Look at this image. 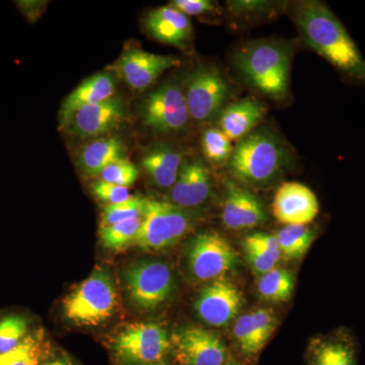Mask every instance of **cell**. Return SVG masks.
<instances>
[{
    "instance_id": "cell-9",
    "label": "cell",
    "mask_w": 365,
    "mask_h": 365,
    "mask_svg": "<svg viewBox=\"0 0 365 365\" xmlns=\"http://www.w3.org/2000/svg\"><path fill=\"white\" fill-rule=\"evenodd\" d=\"M230 96V86L217 69L201 66L192 72L186 81V98L190 118L209 121L222 112Z\"/></svg>"
},
{
    "instance_id": "cell-38",
    "label": "cell",
    "mask_w": 365,
    "mask_h": 365,
    "mask_svg": "<svg viewBox=\"0 0 365 365\" xmlns=\"http://www.w3.org/2000/svg\"><path fill=\"white\" fill-rule=\"evenodd\" d=\"M230 6L235 14H255L266 13L272 4L266 1H232Z\"/></svg>"
},
{
    "instance_id": "cell-41",
    "label": "cell",
    "mask_w": 365,
    "mask_h": 365,
    "mask_svg": "<svg viewBox=\"0 0 365 365\" xmlns=\"http://www.w3.org/2000/svg\"><path fill=\"white\" fill-rule=\"evenodd\" d=\"M225 365H246L242 364V361H240L239 359H235V357H230V359L228 360L227 364Z\"/></svg>"
},
{
    "instance_id": "cell-16",
    "label": "cell",
    "mask_w": 365,
    "mask_h": 365,
    "mask_svg": "<svg viewBox=\"0 0 365 365\" xmlns=\"http://www.w3.org/2000/svg\"><path fill=\"white\" fill-rule=\"evenodd\" d=\"M123 106L117 98L86 106L74 113L66 128L81 139L96 138L108 133L123 118Z\"/></svg>"
},
{
    "instance_id": "cell-7",
    "label": "cell",
    "mask_w": 365,
    "mask_h": 365,
    "mask_svg": "<svg viewBox=\"0 0 365 365\" xmlns=\"http://www.w3.org/2000/svg\"><path fill=\"white\" fill-rule=\"evenodd\" d=\"M125 292L131 304L140 311L157 309L170 299L175 288L174 274L168 264L140 260L123 271Z\"/></svg>"
},
{
    "instance_id": "cell-5",
    "label": "cell",
    "mask_w": 365,
    "mask_h": 365,
    "mask_svg": "<svg viewBox=\"0 0 365 365\" xmlns=\"http://www.w3.org/2000/svg\"><path fill=\"white\" fill-rule=\"evenodd\" d=\"M109 350L116 365L153 364L172 354V341L158 324L135 323L110 339Z\"/></svg>"
},
{
    "instance_id": "cell-10",
    "label": "cell",
    "mask_w": 365,
    "mask_h": 365,
    "mask_svg": "<svg viewBox=\"0 0 365 365\" xmlns=\"http://www.w3.org/2000/svg\"><path fill=\"white\" fill-rule=\"evenodd\" d=\"M143 124L155 133L181 132L189 123L190 114L185 93L176 83H165L144 100Z\"/></svg>"
},
{
    "instance_id": "cell-40",
    "label": "cell",
    "mask_w": 365,
    "mask_h": 365,
    "mask_svg": "<svg viewBox=\"0 0 365 365\" xmlns=\"http://www.w3.org/2000/svg\"><path fill=\"white\" fill-rule=\"evenodd\" d=\"M37 365H76L71 357L66 354L50 355Z\"/></svg>"
},
{
    "instance_id": "cell-19",
    "label": "cell",
    "mask_w": 365,
    "mask_h": 365,
    "mask_svg": "<svg viewBox=\"0 0 365 365\" xmlns=\"http://www.w3.org/2000/svg\"><path fill=\"white\" fill-rule=\"evenodd\" d=\"M115 90L116 83L111 74L102 72L86 79L64 100L60 110L61 126L66 128L74 113L81 108L98 104L113 98Z\"/></svg>"
},
{
    "instance_id": "cell-33",
    "label": "cell",
    "mask_w": 365,
    "mask_h": 365,
    "mask_svg": "<svg viewBox=\"0 0 365 365\" xmlns=\"http://www.w3.org/2000/svg\"><path fill=\"white\" fill-rule=\"evenodd\" d=\"M242 244H244L245 249L254 250V251L268 257L275 263L280 260L281 252L277 237L275 235L256 232V234H252L245 237Z\"/></svg>"
},
{
    "instance_id": "cell-32",
    "label": "cell",
    "mask_w": 365,
    "mask_h": 365,
    "mask_svg": "<svg viewBox=\"0 0 365 365\" xmlns=\"http://www.w3.org/2000/svg\"><path fill=\"white\" fill-rule=\"evenodd\" d=\"M100 177L102 181L129 188L138 179L139 170L129 160H122L106 168Z\"/></svg>"
},
{
    "instance_id": "cell-28",
    "label": "cell",
    "mask_w": 365,
    "mask_h": 365,
    "mask_svg": "<svg viewBox=\"0 0 365 365\" xmlns=\"http://www.w3.org/2000/svg\"><path fill=\"white\" fill-rule=\"evenodd\" d=\"M234 337L237 349L241 353L242 359L252 361L258 356L263 349L258 334L255 329L251 313L242 314L237 319L234 326Z\"/></svg>"
},
{
    "instance_id": "cell-31",
    "label": "cell",
    "mask_w": 365,
    "mask_h": 365,
    "mask_svg": "<svg viewBox=\"0 0 365 365\" xmlns=\"http://www.w3.org/2000/svg\"><path fill=\"white\" fill-rule=\"evenodd\" d=\"M145 199L140 197L131 196L124 202L105 205L103 208L101 227L125 222L131 218L143 217Z\"/></svg>"
},
{
    "instance_id": "cell-6",
    "label": "cell",
    "mask_w": 365,
    "mask_h": 365,
    "mask_svg": "<svg viewBox=\"0 0 365 365\" xmlns=\"http://www.w3.org/2000/svg\"><path fill=\"white\" fill-rule=\"evenodd\" d=\"M191 225V216L179 206L155 199H145L143 225L134 246L143 251H162L179 242Z\"/></svg>"
},
{
    "instance_id": "cell-18",
    "label": "cell",
    "mask_w": 365,
    "mask_h": 365,
    "mask_svg": "<svg viewBox=\"0 0 365 365\" xmlns=\"http://www.w3.org/2000/svg\"><path fill=\"white\" fill-rule=\"evenodd\" d=\"M148 33L163 44L184 48L192 37L190 18L170 4L153 9L145 19Z\"/></svg>"
},
{
    "instance_id": "cell-8",
    "label": "cell",
    "mask_w": 365,
    "mask_h": 365,
    "mask_svg": "<svg viewBox=\"0 0 365 365\" xmlns=\"http://www.w3.org/2000/svg\"><path fill=\"white\" fill-rule=\"evenodd\" d=\"M237 254L215 232H203L192 240L188 250L190 273L199 281H215L237 266Z\"/></svg>"
},
{
    "instance_id": "cell-13",
    "label": "cell",
    "mask_w": 365,
    "mask_h": 365,
    "mask_svg": "<svg viewBox=\"0 0 365 365\" xmlns=\"http://www.w3.org/2000/svg\"><path fill=\"white\" fill-rule=\"evenodd\" d=\"M242 306V295L239 288L222 279L209 283L195 302L198 316L213 327L227 326L237 316Z\"/></svg>"
},
{
    "instance_id": "cell-21",
    "label": "cell",
    "mask_w": 365,
    "mask_h": 365,
    "mask_svg": "<svg viewBox=\"0 0 365 365\" xmlns=\"http://www.w3.org/2000/svg\"><path fill=\"white\" fill-rule=\"evenodd\" d=\"M122 160H126V151L117 137H102L86 144L78 158L79 168L88 177L100 176L106 168Z\"/></svg>"
},
{
    "instance_id": "cell-30",
    "label": "cell",
    "mask_w": 365,
    "mask_h": 365,
    "mask_svg": "<svg viewBox=\"0 0 365 365\" xmlns=\"http://www.w3.org/2000/svg\"><path fill=\"white\" fill-rule=\"evenodd\" d=\"M28 337V321L20 314H11L0 321V353L11 351Z\"/></svg>"
},
{
    "instance_id": "cell-14",
    "label": "cell",
    "mask_w": 365,
    "mask_h": 365,
    "mask_svg": "<svg viewBox=\"0 0 365 365\" xmlns=\"http://www.w3.org/2000/svg\"><path fill=\"white\" fill-rule=\"evenodd\" d=\"M318 198L309 187L297 182H285L274 196L272 212L285 225H307L319 215Z\"/></svg>"
},
{
    "instance_id": "cell-29",
    "label": "cell",
    "mask_w": 365,
    "mask_h": 365,
    "mask_svg": "<svg viewBox=\"0 0 365 365\" xmlns=\"http://www.w3.org/2000/svg\"><path fill=\"white\" fill-rule=\"evenodd\" d=\"M201 144L204 155L215 165H222L230 160L234 151L232 140L217 128H209L204 131Z\"/></svg>"
},
{
    "instance_id": "cell-42",
    "label": "cell",
    "mask_w": 365,
    "mask_h": 365,
    "mask_svg": "<svg viewBox=\"0 0 365 365\" xmlns=\"http://www.w3.org/2000/svg\"><path fill=\"white\" fill-rule=\"evenodd\" d=\"M140 365H177V364H170V362L168 361V360H163V361L153 362V364H140Z\"/></svg>"
},
{
    "instance_id": "cell-3",
    "label": "cell",
    "mask_w": 365,
    "mask_h": 365,
    "mask_svg": "<svg viewBox=\"0 0 365 365\" xmlns=\"http://www.w3.org/2000/svg\"><path fill=\"white\" fill-rule=\"evenodd\" d=\"M288 160L289 153L277 136L267 130H258L237 143L228 165L240 181L264 186L280 176Z\"/></svg>"
},
{
    "instance_id": "cell-35",
    "label": "cell",
    "mask_w": 365,
    "mask_h": 365,
    "mask_svg": "<svg viewBox=\"0 0 365 365\" xmlns=\"http://www.w3.org/2000/svg\"><path fill=\"white\" fill-rule=\"evenodd\" d=\"M252 319L262 345L265 346L275 329V318L273 312L269 309H258L252 312Z\"/></svg>"
},
{
    "instance_id": "cell-24",
    "label": "cell",
    "mask_w": 365,
    "mask_h": 365,
    "mask_svg": "<svg viewBox=\"0 0 365 365\" xmlns=\"http://www.w3.org/2000/svg\"><path fill=\"white\" fill-rule=\"evenodd\" d=\"M51 355L42 332L28 335L18 347L0 353V365H37Z\"/></svg>"
},
{
    "instance_id": "cell-36",
    "label": "cell",
    "mask_w": 365,
    "mask_h": 365,
    "mask_svg": "<svg viewBox=\"0 0 365 365\" xmlns=\"http://www.w3.org/2000/svg\"><path fill=\"white\" fill-rule=\"evenodd\" d=\"M172 6L188 16H204L218 11L217 6L210 0H175Z\"/></svg>"
},
{
    "instance_id": "cell-17",
    "label": "cell",
    "mask_w": 365,
    "mask_h": 365,
    "mask_svg": "<svg viewBox=\"0 0 365 365\" xmlns=\"http://www.w3.org/2000/svg\"><path fill=\"white\" fill-rule=\"evenodd\" d=\"M210 192V175L205 165L199 160L182 163L170 192L172 203L179 207H196L207 200Z\"/></svg>"
},
{
    "instance_id": "cell-12",
    "label": "cell",
    "mask_w": 365,
    "mask_h": 365,
    "mask_svg": "<svg viewBox=\"0 0 365 365\" xmlns=\"http://www.w3.org/2000/svg\"><path fill=\"white\" fill-rule=\"evenodd\" d=\"M179 58L131 48L116 63V71L131 88L143 91L150 88L167 71L180 66Z\"/></svg>"
},
{
    "instance_id": "cell-39",
    "label": "cell",
    "mask_w": 365,
    "mask_h": 365,
    "mask_svg": "<svg viewBox=\"0 0 365 365\" xmlns=\"http://www.w3.org/2000/svg\"><path fill=\"white\" fill-rule=\"evenodd\" d=\"M19 6L24 14L28 16L29 20H33L34 16L39 14L40 6H42L39 1H21L18 2Z\"/></svg>"
},
{
    "instance_id": "cell-20",
    "label": "cell",
    "mask_w": 365,
    "mask_h": 365,
    "mask_svg": "<svg viewBox=\"0 0 365 365\" xmlns=\"http://www.w3.org/2000/svg\"><path fill=\"white\" fill-rule=\"evenodd\" d=\"M265 106L254 98H246L228 106L220 114V126L232 141L242 140L260 123Z\"/></svg>"
},
{
    "instance_id": "cell-11",
    "label": "cell",
    "mask_w": 365,
    "mask_h": 365,
    "mask_svg": "<svg viewBox=\"0 0 365 365\" xmlns=\"http://www.w3.org/2000/svg\"><path fill=\"white\" fill-rule=\"evenodd\" d=\"M170 341L177 365H225L232 357L217 334L199 327L181 329Z\"/></svg>"
},
{
    "instance_id": "cell-37",
    "label": "cell",
    "mask_w": 365,
    "mask_h": 365,
    "mask_svg": "<svg viewBox=\"0 0 365 365\" xmlns=\"http://www.w3.org/2000/svg\"><path fill=\"white\" fill-rule=\"evenodd\" d=\"M246 250L247 260L257 273L263 275V274L270 272L271 270L276 268V264L277 263L269 259L268 257L264 256V255L258 253L254 250Z\"/></svg>"
},
{
    "instance_id": "cell-34",
    "label": "cell",
    "mask_w": 365,
    "mask_h": 365,
    "mask_svg": "<svg viewBox=\"0 0 365 365\" xmlns=\"http://www.w3.org/2000/svg\"><path fill=\"white\" fill-rule=\"evenodd\" d=\"M91 192L98 200L105 203L106 205L124 202L131 198L128 188L110 184L102 180H98L91 186Z\"/></svg>"
},
{
    "instance_id": "cell-1",
    "label": "cell",
    "mask_w": 365,
    "mask_h": 365,
    "mask_svg": "<svg viewBox=\"0 0 365 365\" xmlns=\"http://www.w3.org/2000/svg\"><path fill=\"white\" fill-rule=\"evenodd\" d=\"M302 39L343 78L365 88V58L349 32L324 2L304 0L292 9Z\"/></svg>"
},
{
    "instance_id": "cell-4",
    "label": "cell",
    "mask_w": 365,
    "mask_h": 365,
    "mask_svg": "<svg viewBox=\"0 0 365 365\" xmlns=\"http://www.w3.org/2000/svg\"><path fill=\"white\" fill-rule=\"evenodd\" d=\"M66 318L79 327H98L116 313L118 292L109 271L96 268L62 302Z\"/></svg>"
},
{
    "instance_id": "cell-27",
    "label": "cell",
    "mask_w": 365,
    "mask_h": 365,
    "mask_svg": "<svg viewBox=\"0 0 365 365\" xmlns=\"http://www.w3.org/2000/svg\"><path fill=\"white\" fill-rule=\"evenodd\" d=\"M294 279L287 269L274 268L263 274L257 283V289L262 299L273 302H287L294 292Z\"/></svg>"
},
{
    "instance_id": "cell-23",
    "label": "cell",
    "mask_w": 365,
    "mask_h": 365,
    "mask_svg": "<svg viewBox=\"0 0 365 365\" xmlns=\"http://www.w3.org/2000/svg\"><path fill=\"white\" fill-rule=\"evenodd\" d=\"M309 365H357L356 350L344 334L316 341L307 355Z\"/></svg>"
},
{
    "instance_id": "cell-2",
    "label": "cell",
    "mask_w": 365,
    "mask_h": 365,
    "mask_svg": "<svg viewBox=\"0 0 365 365\" xmlns=\"http://www.w3.org/2000/svg\"><path fill=\"white\" fill-rule=\"evenodd\" d=\"M292 51L276 41H258L235 53L234 63L245 79L266 97L283 101L289 93Z\"/></svg>"
},
{
    "instance_id": "cell-25",
    "label": "cell",
    "mask_w": 365,
    "mask_h": 365,
    "mask_svg": "<svg viewBox=\"0 0 365 365\" xmlns=\"http://www.w3.org/2000/svg\"><path fill=\"white\" fill-rule=\"evenodd\" d=\"M276 237L281 255L289 260H299L311 248L316 232L307 225H285L278 232Z\"/></svg>"
},
{
    "instance_id": "cell-22",
    "label": "cell",
    "mask_w": 365,
    "mask_h": 365,
    "mask_svg": "<svg viewBox=\"0 0 365 365\" xmlns=\"http://www.w3.org/2000/svg\"><path fill=\"white\" fill-rule=\"evenodd\" d=\"M143 169L160 188H172L182 167V155L169 146H158L144 155Z\"/></svg>"
},
{
    "instance_id": "cell-26",
    "label": "cell",
    "mask_w": 365,
    "mask_h": 365,
    "mask_svg": "<svg viewBox=\"0 0 365 365\" xmlns=\"http://www.w3.org/2000/svg\"><path fill=\"white\" fill-rule=\"evenodd\" d=\"M141 225L143 217H136L101 227L98 232L101 244L108 251L120 253L129 247L134 246Z\"/></svg>"
},
{
    "instance_id": "cell-15",
    "label": "cell",
    "mask_w": 365,
    "mask_h": 365,
    "mask_svg": "<svg viewBox=\"0 0 365 365\" xmlns=\"http://www.w3.org/2000/svg\"><path fill=\"white\" fill-rule=\"evenodd\" d=\"M222 222L230 230H248L267 220V213L258 197L234 182H225Z\"/></svg>"
}]
</instances>
